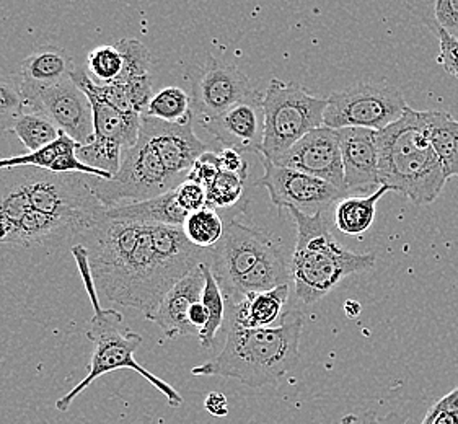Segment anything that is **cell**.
Instances as JSON below:
<instances>
[{
	"label": "cell",
	"mask_w": 458,
	"mask_h": 424,
	"mask_svg": "<svg viewBox=\"0 0 458 424\" xmlns=\"http://www.w3.org/2000/svg\"><path fill=\"white\" fill-rule=\"evenodd\" d=\"M144 114L164 123H184L194 116L191 97L180 87H165L154 93Z\"/></svg>",
	"instance_id": "cell-28"
},
{
	"label": "cell",
	"mask_w": 458,
	"mask_h": 424,
	"mask_svg": "<svg viewBox=\"0 0 458 424\" xmlns=\"http://www.w3.org/2000/svg\"><path fill=\"white\" fill-rule=\"evenodd\" d=\"M204 408L216 418H224L229 415V403H227V397L220 392H212L209 394L206 400H204Z\"/></svg>",
	"instance_id": "cell-42"
},
{
	"label": "cell",
	"mask_w": 458,
	"mask_h": 424,
	"mask_svg": "<svg viewBox=\"0 0 458 424\" xmlns=\"http://www.w3.org/2000/svg\"><path fill=\"white\" fill-rule=\"evenodd\" d=\"M327 98L313 97L302 85L271 79L263 95V142L259 156L275 160L295 142L323 126Z\"/></svg>",
	"instance_id": "cell-7"
},
{
	"label": "cell",
	"mask_w": 458,
	"mask_h": 424,
	"mask_svg": "<svg viewBox=\"0 0 458 424\" xmlns=\"http://www.w3.org/2000/svg\"><path fill=\"white\" fill-rule=\"evenodd\" d=\"M432 148L447 180L458 176V121L445 111H429Z\"/></svg>",
	"instance_id": "cell-26"
},
{
	"label": "cell",
	"mask_w": 458,
	"mask_h": 424,
	"mask_svg": "<svg viewBox=\"0 0 458 424\" xmlns=\"http://www.w3.org/2000/svg\"><path fill=\"white\" fill-rule=\"evenodd\" d=\"M123 71V55L114 45L95 47L87 57V74L97 85H110Z\"/></svg>",
	"instance_id": "cell-33"
},
{
	"label": "cell",
	"mask_w": 458,
	"mask_h": 424,
	"mask_svg": "<svg viewBox=\"0 0 458 424\" xmlns=\"http://www.w3.org/2000/svg\"><path fill=\"white\" fill-rule=\"evenodd\" d=\"M297 225V243L291 261L293 289L305 305L317 304L344 277L376 267L374 253H354L331 235L323 214L307 216L291 209Z\"/></svg>",
	"instance_id": "cell-5"
},
{
	"label": "cell",
	"mask_w": 458,
	"mask_h": 424,
	"mask_svg": "<svg viewBox=\"0 0 458 424\" xmlns=\"http://www.w3.org/2000/svg\"><path fill=\"white\" fill-rule=\"evenodd\" d=\"M339 148L344 174V190L349 196L370 193L380 188L377 131L362 128L338 130Z\"/></svg>",
	"instance_id": "cell-18"
},
{
	"label": "cell",
	"mask_w": 458,
	"mask_h": 424,
	"mask_svg": "<svg viewBox=\"0 0 458 424\" xmlns=\"http://www.w3.org/2000/svg\"><path fill=\"white\" fill-rule=\"evenodd\" d=\"M123 55V71L120 77L113 83L146 82L150 81V67H152V55L136 38H123L114 43Z\"/></svg>",
	"instance_id": "cell-29"
},
{
	"label": "cell",
	"mask_w": 458,
	"mask_h": 424,
	"mask_svg": "<svg viewBox=\"0 0 458 424\" xmlns=\"http://www.w3.org/2000/svg\"><path fill=\"white\" fill-rule=\"evenodd\" d=\"M220 170L230 172V174H239V175H248V164L245 158L242 157V152L233 150V148H224L219 152Z\"/></svg>",
	"instance_id": "cell-40"
},
{
	"label": "cell",
	"mask_w": 458,
	"mask_h": 424,
	"mask_svg": "<svg viewBox=\"0 0 458 424\" xmlns=\"http://www.w3.org/2000/svg\"><path fill=\"white\" fill-rule=\"evenodd\" d=\"M220 174L219 154L216 152H206L201 157L196 160L190 175L186 180H191L194 183L201 185L204 190H208L214 183V180Z\"/></svg>",
	"instance_id": "cell-37"
},
{
	"label": "cell",
	"mask_w": 458,
	"mask_h": 424,
	"mask_svg": "<svg viewBox=\"0 0 458 424\" xmlns=\"http://www.w3.org/2000/svg\"><path fill=\"white\" fill-rule=\"evenodd\" d=\"M79 148L81 146L73 139L65 136L64 132H61V136L47 148H39L31 154L20 156V157L0 160V170L17 168V166H33V168H41V170L51 172V174H82V175L95 176L100 180L113 178L106 172H101V170L82 164L77 157Z\"/></svg>",
	"instance_id": "cell-20"
},
{
	"label": "cell",
	"mask_w": 458,
	"mask_h": 424,
	"mask_svg": "<svg viewBox=\"0 0 458 424\" xmlns=\"http://www.w3.org/2000/svg\"><path fill=\"white\" fill-rule=\"evenodd\" d=\"M434 17L444 31L458 38V0H437L434 4Z\"/></svg>",
	"instance_id": "cell-39"
},
{
	"label": "cell",
	"mask_w": 458,
	"mask_h": 424,
	"mask_svg": "<svg viewBox=\"0 0 458 424\" xmlns=\"http://www.w3.org/2000/svg\"><path fill=\"white\" fill-rule=\"evenodd\" d=\"M178 203L188 214L199 211L208 206V193L201 185L194 183L191 180H184L182 185L176 188Z\"/></svg>",
	"instance_id": "cell-38"
},
{
	"label": "cell",
	"mask_w": 458,
	"mask_h": 424,
	"mask_svg": "<svg viewBox=\"0 0 458 424\" xmlns=\"http://www.w3.org/2000/svg\"><path fill=\"white\" fill-rule=\"evenodd\" d=\"M95 196L105 208L142 203L178 188L150 140L140 132L136 146L126 148L118 174L111 180L90 176Z\"/></svg>",
	"instance_id": "cell-8"
},
{
	"label": "cell",
	"mask_w": 458,
	"mask_h": 424,
	"mask_svg": "<svg viewBox=\"0 0 458 424\" xmlns=\"http://www.w3.org/2000/svg\"><path fill=\"white\" fill-rule=\"evenodd\" d=\"M79 243L89 251L97 291L146 318L180 279L211 259L209 250L194 247L183 227L114 221L106 214Z\"/></svg>",
	"instance_id": "cell-1"
},
{
	"label": "cell",
	"mask_w": 458,
	"mask_h": 424,
	"mask_svg": "<svg viewBox=\"0 0 458 424\" xmlns=\"http://www.w3.org/2000/svg\"><path fill=\"white\" fill-rule=\"evenodd\" d=\"M27 111L47 116L57 130L81 148L93 140V108L89 97L71 77L47 89L23 93Z\"/></svg>",
	"instance_id": "cell-13"
},
{
	"label": "cell",
	"mask_w": 458,
	"mask_h": 424,
	"mask_svg": "<svg viewBox=\"0 0 458 424\" xmlns=\"http://www.w3.org/2000/svg\"><path fill=\"white\" fill-rule=\"evenodd\" d=\"M388 186H380L377 191L369 196H348L339 201L335 211V224L339 232L349 237H356L369 231L376 219L377 203L382 196L390 193Z\"/></svg>",
	"instance_id": "cell-25"
},
{
	"label": "cell",
	"mask_w": 458,
	"mask_h": 424,
	"mask_svg": "<svg viewBox=\"0 0 458 424\" xmlns=\"http://www.w3.org/2000/svg\"><path fill=\"white\" fill-rule=\"evenodd\" d=\"M245 182H247V176L220 170L214 183L206 190L208 206L212 209H227L235 206L243 196Z\"/></svg>",
	"instance_id": "cell-34"
},
{
	"label": "cell",
	"mask_w": 458,
	"mask_h": 424,
	"mask_svg": "<svg viewBox=\"0 0 458 424\" xmlns=\"http://www.w3.org/2000/svg\"><path fill=\"white\" fill-rule=\"evenodd\" d=\"M265 174L258 180V186L266 188L271 203L281 209H295L307 216L323 214L333 204L343 201L349 194L325 180L307 175L299 170L276 165L275 162L261 157Z\"/></svg>",
	"instance_id": "cell-11"
},
{
	"label": "cell",
	"mask_w": 458,
	"mask_h": 424,
	"mask_svg": "<svg viewBox=\"0 0 458 424\" xmlns=\"http://www.w3.org/2000/svg\"><path fill=\"white\" fill-rule=\"evenodd\" d=\"M202 271H204V291H202V304L206 309L208 314V325L202 328L199 333L198 340L204 350H211L216 343V335L222 328V325L225 322V314H227V301L225 295L220 289L217 279L212 275L211 267L209 265H202Z\"/></svg>",
	"instance_id": "cell-27"
},
{
	"label": "cell",
	"mask_w": 458,
	"mask_h": 424,
	"mask_svg": "<svg viewBox=\"0 0 458 424\" xmlns=\"http://www.w3.org/2000/svg\"><path fill=\"white\" fill-rule=\"evenodd\" d=\"M106 217L114 221L139 222L147 225H174L183 227L188 212L178 203L176 188L154 199L142 203L120 204L105 208Z\"/></svg>",
	"instance_id": "cell-23"
},
{
	"label": "cell",
	"mask_w": 458,
	"mask_h": 424,
	"mask_svg": "<svg viewBox=\"0 0 458 424\" xmlns=\"http://www.w3.org/2000/svg\"><path fill=\"white\" fill-rule=\"evenodd\" d=\"M23 113H27V103L21 75L0 72V131H12Z\"/></svg>",
	"instance_id": "cell-32"
},
{
	"label": "cell",
	"mask_w": 458,
	"mask_h": 424,
	"mask_svg": "<svg viewBox=\"0 0 458 424\" xmlns=\"http://www.w3.org/2000/svg\"><path fill=\"white\" fill-rule=\"evenodd\" d=\"M12 132L25 146L28 154L47 148L61 136V131L57 130L47 116L31 111L23 113L19 120L15 121Z\"/></svg>",
	"instance_id": "cell-30"
},
{
	"label": "cell",
	"mask_w": 458,
	"mask_h": 424,
	"mask_svg": "<svg viewBox=\"0 0 458 424\" xmlns=\"http://www.w3.org/2000/svg\"><path fill=\"white\" fill-rule=\"evenodd\" d=\"M276 165L299 170L344 190V174L338 130L321 126L303 136L283 156L271 160ZM346 191V190H344Z\"/></svg>",
	"instance_id": "cell-16"
},
{
	"label": "cell",
	"mask_w": 458,
	"mask_h": 424,
	"mask_svg": "<svg viewBox=\"0 0 458 424\" xmlns=\"http://www.w3.org/2000/svg\"><path fill=\"white\" fill-rule=\"evenodd\" d=\"M77 67L65 49L57 47H41L35 49L21 63L20 75L23 93L47 89L73 74Z\"/></svg>",
	"instance_id": "cell-22"
},
{
	"label": "cell",
	"mask_w": 458,
	"mask_h": 424,
	"mask_svg": "<svg viewBox=\"0 0 458 424\" xmlns=\"http://www.w3.org/2000/svg\"><path fill=\"white\" fill-rule=\"evenodd\" d=\"M103 204L82 174L0 170V245H57L92 231Z\"/></svg>",
	"instance_id": "cell-2"
},
{
	"label": "cell",
	"mask_w": 458,
	"mask_h": 424,
	"mask_svg": "<svg viewBox=\"0 0 458 424\" xmlns=\"http://www.w3.org/2000/svg\"><path fill=\"white\" fill-rule=\"evenodd\" d=\"M339 424H378L377 421L376 413H366V415L356 416V415H348L344 416L343 420H341V423ZM410 424V423H404Z\"/></svg>",
	"instance_id": "cell-43"
},
{
	"label": "cell",
	"mask_w": 458,
	"mask_h": 424,
	"mask_svg": "<svg viewBox=\"0 0 458 424\" xmlns=\"http://www.w3.org/2000/svg\"><path fill=\"white\" fill-rule=\"evenodd\" d=\"M28 154L25 146L12 131H0V160L20 157Z\"/></svg>",
	"instance_id": "cell-41"
},
{
	"label": "cell",
	"mask_w": 458,
	"mask_h": 424,
	"mask_svg": "<svg viewBox=\"0 0 458 424\" xmlns=\"http://www.w3.org/2000/svg\"><path fill=\"white\" fill-rule=\"evenodd\" d=\"M291 286L276 287L273 291L248 294L239 304H227V325L240 328H273L284 322L285 304Z\"/></svg>",
	"instance_id": "cell-21"
},
{
	"label": "cell",
	"mask_w": 458,
	"mask_h": 424,
	"mask_svg": "<svg viewBox=\"0 0 458 424\" xmlns=\"http://www.w3.org/2000/svg\"><path fill=\"white\" fill-rule=\"evenodd\" d=\"M87 338L95 344L92 360L89 364V374L71 392H67L64 397L55 402V408L59 411H67L73 400L83 394L85 388L92 386L97 378L120 369L136 370L168 400V405L174 408L183 405V397L170 384L148 372L136 360L134 352L144 340L139 333L132 332L124 325L123 315L118 310L100 309L93 312Z\"/></svg>",
	"instance_id": "cell-6"
},
{
	"label": "cell",
	"mask_w": 458,
	"mask_h": 424,
	"mask_svg": "<svg viewBox=\"0 0 458 424\" xmlns=\"http://www.w3.org/2000/svg\"><path fill=\"white\" fill-rule=\"evenodd\" d=\"M204 265V263H202ZM201 267H194L183 279H180L168 293L164 301L148 315L147 320L157 323L168 340H174L178 336H190L196 335L193 325L188 320L190 309L196 302H199L204 291V271Z\"/></svg>",
	"instance_id": "cell-19"
},
{
	"label": "cell",
	"mask_w": 458,
	"mask_h": 424,
	"mask_svg": "<svg viewBox=\"0 0 458 424\" xmlns=\"http://www.w3.org/2000/svg\"><path fill=\"white\" fill-rule=\"evenodd\" d=\"M184 233L194 247L202 250L214 249L224 235V222L216 209L209 206L191 212L183 225Z\"/></svg>",
	"instance_id": "cell-31"
},
{
	"label": "cell",
	"mask_w": 458,
	"mask_h": 424,
	"mask_svg": "<svg viewBox=\"0 0 458 424\" xmlns=\"http://www.w3.org/2000/svg\"><path fill=\"white\" fill-rule=\"evenodd\" d=\"M380 185L402 193L416 206L439 198L447 176L432 148L429 111L408 108L403 116L377 132Z\"/></svg>",
	"instance_id": "cell-4"
},
{
	"label": "cell",
	"mask_w": 458,
	"mask_h": 424,
	"mask_svg": "<svg viewBox=\"0 0 458 424\" xmlns=\"http://www.w3.org/2000/svg\"><path fill=\"white\" fill-rule=\"evenodd\" d=\"M323 116V126L331 130L362 128L384 131L408 110L403 93L386 83H356L333 92Z\"/></svg>",
	"instance_id": "cell-9"
},
{
	"label": "cell",
	"mask_w": 458,
	"mask_h": 424,
	"mask_svg": "<svg viewBox=\"0 0 458 424\" xmlns=\"http://www.w3.org/2000/svg\"><path fill=\"white\" fill-rule=\"evenodd\" d=\"M140 132L150 140L178 185L188 178L196 160L211 150L208 142L194 134V116L184 123H164L142 114Z\"/></svg>",
	"instance_id": "cell-15"
},
{
	"label": "cell",
	"mask_w": 458,
	"mask_h": 424,
	"mask_svg": "<svg viewBox=\"0 0 458 424\" xmlns=\"http://www.w3.org/2000/svg\"><path fill=\"white\" fill-rule=\"evenodd\" d=\"M85 95L92 103L95 134L90 144L79 148L77 157L85 165L114 176L120 170L123 152L139 140L142 114L123 113L93 93Z\"/></svg>",
	"instance_id": "cell-10"
},
{
	"label": "cell",
	"mask_w": 458,
	"mask_h": 424,
	"mask_svg": "<svg viewBox=\"0 0 458 424\" xmlns=\"http://www.w3.org/2000/svg\"><path fill=\"white\" fill-rule=\"evenodd\" d=\"M279 243L269 232L248 227L242 222H230L219 243L209 249V267L224 295H229L240 279L247 276L258 261Z\"/></svg>",
	"instance_id": "cell-12"
},
{
	"label": "cell",
	"mask_w": 458,
	"mask_h": 424,
	"mask_svg": "<svg viewBox=\"0 0 458 424\" xmlns=\"http://www.w3.org/2000/svg\"><path fill=\"white\" fill-rule=\"evenodd\" d=\"M191 110L194 120H212L233 105L257 95L250 79L235 65L208 55L191 79Z\"/></svg>",
	"instance_id": "cell-14"
},
{
	"label": "cell",
	"mask_w": 458,
	"mask_h": 424,
	"mask_svg": "<svg viewBox=\"0 0 458 424\" xmlns=\"http://www.w3.org/2000/svg\"><path fill=\"white\" fill-rule=\"evenodd\" d=\"M291 281V263H287L283 245L279 243L258 261L257 267L247 276L240 279L230 294L225 295V301L227 304H239L245 295L273 291L276 287L289 284Z\"/></svg>",
	"instance_id": "cell-24"
},
{
	"label": "cell",
	"mask_w": 458,
	"mask_h": 424,
	"mask_svg": "<svg viewBox=\"0 0 458 424\" xmlns=\"http://www.w3.org/2000/svg\"><path fill=\"white\" fill-rule=\"evenodd\" d=\"M227 340L214 360L191 370L198 377H225L243 386L261 388L277 384L301 360L302 315L273 328H240L227 325Z\"/></svg>",
	"instance_id": "cell-3"
},
{
	"label": "cell",
	"mask_w": 458,
	"mask_h": 424,
	"mask_svg": "<svg viewBox=\"0 0 458 424\" xmlns=\"http://www.w3.org/2000/svg\"><path fill=\"white\" fill-rule=\"evenodd\" d=\"M434 35L439 39V63L447 74L458 79V38L452 37L436 23L432 25Z\"/></svg>",
	"instance_id": "cell-35"
},
{
	"label": "cell",
	"mask_w": 458,
	"mask_h": 424,
	"mask_svg": "<svg viewBox=\"0 0 458 424\" xmlns=\"http://www.w3.org/2000/svg\"><path fill=\"white\" fill-rule=\"evenodd\" d=\"M201 126L224 148L239 152H259L263 142V95L233 105L212 120L201 121Z\"/></svg>",
	"instance_id": "cell-17"
},
{
	"label": "cell",
	"mask_w": 458,
	"mask_h": 424,
	"mask_svg": "<svg viewBox=\"0 0 458 424\" xmlns=\"http://www.w3.org/2000/svg\"><path fill=\"white\" fill-rule=\"evenodd\" d=\"M421 424H458V387L436 402Z\"/></svg>",
	"instance_id": "cell-36"
},
{
	"label": "cell",
	"mask_w": 458,
	"mask_h": 424,
	"mask_svg": "<svg viewBox=\"0 0 458 424\" xmlns=\"http://www.w3.org/2000/svg\"><path fill=\"white\" fill-rule=\"evenodd\" d=\"M344 312L348 315L349 318H356L360 315V310H362V307L359 304L358 301H354V299H349L346 301V304H344Z\"/></svg>",
	"instance_id": "cell-44"
}]
</instances>
